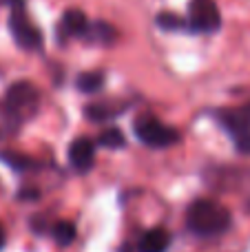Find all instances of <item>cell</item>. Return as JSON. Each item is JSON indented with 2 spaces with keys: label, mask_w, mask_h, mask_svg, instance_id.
<instances>
[{
  "label": "cell",
  "mask_w": 250,
  "mask_h": 252,
  "mask_svg": "<svg viewBox=\"0 0 250 252\" xmlns=\"http://www.w3.org/2000/svg\"><path fill=\"white\" fill-rule=\"evenodd\" d=\"M38 100V91L31 82H13L4 93V102L0 104V109H4L7 113H22V111L31 109Z\"/></svg>",
  "instance_id": "cell-5"
},
{
  "label": "cell",
  "mask_w": 250,
  "mask_h": 252,
  "mask_svg": "<svg viewBox=\"0 0 250 252\" xmlns=\"http://www.w3.org/2000/svg\"><path fill=\"white\" fill-rule=\"evenodd\" d=\"M9 29L11 35L22 49H38L42 44V31L29 20L22 9H11V16H9Z\"/></svg>",
  "instance_id": "cell-4"
},
{
  "label": "cell",
  "mask_w": 250,
  "mask_h": 252,
  "mask_svg": "<svg viewBox=\"0 0 250 252\" xmlns=\"http://www.w3.org/2000/svg\"><path fill=\"white\" fill-rule=\"evenodd\" d=\"M87 118L89 120H93V122H102V120H109V115H111V111L106 109V106H97V104H93V106H89L87 111Z\"/></svg>",
  "instance_id": "cell-16"
},
{
  "label": "cell",
  "mask_w": 250,
  "mask_h": 252,
  "mask_svg": "<svg viewBox=\"0 0 250 252\" xmlns=\"http://www.w3.org/2000/svg\"><path fill=\"white\" fill-rule=\"evenodd\" d=\"M171 246V232L166 228H151L142 235L137 252H166Z\"/></svg>",
  "instance_id": "cell-8"
},
{
  "label": "cell",
  "mask_w": 250,
  "mask_h": 252,
  "mask_svg": "<svg viewBox=\"0 0 250 252\" xmlns=\"http://www.w3.org/2000/svg\"><path fill=\"white\" fill-rule=\"evenodd\" d=\"M188 25L195 31H217L221 25V13L215 0H190Z\"/></svg>",
  "instance_id": "cell-3"
},
{
  "label": "cell",
  "mask_w": 250,
  "mask_h": 252,
  "mask_svg": "<svg viewBox=\"0 0 250 252\" xmlns=\"http://www.w3.org/2000/svg\"><path fill=\"white\" fill-rule=\"evenodd\" d=\"M75 84H78V89L84 93H95V91H100L102 84H104V75H102L100 71H87V73L78 75Z\"/></svg>",
  "instance_id": "cell-11"
},
{
  "label": "cell",
  "mask_w": 250,
  "mask_h": 252,
  "mask_svg": "<svg viewBox=\"0 0 250 252\" xmlns=\"http://www.w3.org/2000/svg\"><path fill=\"white\" fill-rule=\"evenodd\" d=\"M53 239L58 246H69L75 239V226L71 221H58L53 226Z\"/></svg>",
  "instance_id": "cell-12"
},
{
  "label": "cell",
  "mask_w": 250,
  "mask_h": 252,
  "mask_svg": "<svg viewBox=\"0 0 250 252\" xmlns=\"http://www.w3.org/2000/svg\"><path fill=\"white\" fill-rule=\"evenodd\" d=\"M248 210H250V208H248Z\"/></svg>",
  "instance_id": "cell-20"
},
{
  "label": "cell",
  "mask_w": 250,
  "mask_h": 252,
  "mask_svg": "<svg viewBox=\"0 0 250 252\" xmlns=\"http://www.w3.org/2000/svg\"><path fill=\"white\" fill-rule=\"evenodd\" d=\"M0 159L16 170H25V168H31V166H33V161H31L27 155H22V153H9V151L0 153Z\"/></svg>",
  "instance_id": "cell-14"
},
{
  "label": "cell",
  "mask_w": 250,
  "mask_h": 252,
  "mask_svg": "<svg viewBox=\"0 0 250 252\" xmlns=\"http://www.w3.org/2000/svg\"><path fill=\"white\" fill-rule=\"evenodd\" d=\"M133 128H135V135L140 137V142H144L146 146H153V148L173 146V144L180 139V133H177L173 126L157 122V120L151 118V115L137 118Z\"/></svg>",
  "instance_id": "cell-2"
},
{
  "label": "cell",
  "mask_w": 250,
  "mask_h": 252,
  "mask_svg": "<svg viewBox=\"0 0 250 252\" xmlns=\"http://www.w3.org/2000/svg\"><path fill=\"white\" fill-rule=\"evenodd\" d=\"M219 122L224 124V128H228L235 137L246 133V130H250V104L219 111Z\"/></svg>",
  "instance_id": "cell-7"
},
{
  "label": "cell",
  "mask_w": 250,
  "mask_h": 252,
  "mask_svg": "<svg viewBox=\"0 0 250 252\" xmlns=\"http://www.w3.org/2000/svg\"><path fill=\"white\" fill-rule=\"evenodd\" d=\"M62 31L73 38H84L89 31V20L80 9H66L62 16Z\"/></svg>",
  "instance_id": "cell-9"
},
{
  "label": "cell",
  "mask_w": 250,
  "mask_h": 252,
  "mask_svg": "<svg viewBox=\"0 0 250 252\" xmlns=\"http://www.w3.org/2000/svg\"><path fill=\"white\" fill-rule=\"evenodd\" d=\"M84 38L95 40V42H102V44H111L118 38V31H115V27L109 25V22H93V25H89V31Z\"/></svg>",
  "instance_id": "cell-10"
},
{
  "label": "cell",
  "mask_w": 250,
  "mask_h": 252,
  "mask_svg": "<svg viewBox=\"0 0 250 252\" xmlns=\"http://www.w3.org/2000/svg\"><path fill=\"white\" fill-rule=\"evenodd\" d=\"M0 4H7V7H11V9H22L25 0H0Z\"/></svg>",
  "instance_id": "cell-18"
},
{
  "label": "cell",
  "mask_w": 250,
  "mask_h": 252,
  "mask_svg": "<svg viewBox=\"0 0 250 252\" xmlns=\"http://www.w3.org/2000/svg\"><path fill=\"white\" fill-rule=\"evenodd\" d=\"M186 223L199 237H217L230 228V213L213 199H197L186 213Z\"/></svg>",
  "instance_id": "cell-1"
},
{
  "label": "cell",
  "mask_w": 250,
  "mask_h": 252,
  "mask_svg": "<svg viewBox=\"0 0 250 252\" xmlns=\"http://www.w3.org/2000/svg\"><path fill=\"white\" fill-rule=\"evenodd\" d=\"M157 22L164 27V29H180V27L186 25L182 18L175 16V13H159V16H157Z\"/></svg>",
  "instance_id": "cell-15"
},
{
  "label": "cell",
  "mask_w": 250,
  "mask_h": 252,
  "mask_svg": "<svg viewBox=\"0 0 250 252\" xmlns=\"http://www.w3.org/2000/svg\"><path fill=\"white\" fill-rule=\"evenodd\" d=\"M69 161L80 173L93 168V164H95V146H93L91 139H87V137L75 139L69 146Z\"/></svg>",
  "instance_id": "cell-6"
},
{
  "label": "cell",
  "mask_w": 250,
  "mask_h": 252,
  "mask_svg": "<svg viewBox=\"0 0 250 252\" xmlns=\"http://www.w3.org/2000/svg\"><path fill=\"white\" fill-rule=\"evenodd\" d=\"M235 144H237V151L250 153V130H246V133H242V135H237V137H235Z\"/></svg>",
  "instance_id": "cell-17"
},
{
  "label": "cell",
  "mask_w": 250,
  "mask_h": 252,
  "mask_svg": "<svg viewBox=\"0 0 250 252\" xmlns=\"http://www.w3.org/2000/svg\"><path fill=\"white\" fill-rule=\"evenodd\" d=\"M4 244H7V235H4V228L0 226V250L4 248Z\"/></svg>",
  "instance_id": "cell-19"
},
{
  "label": "cell",
  "mask_w": 250,
  "mask_h": 252,
  "mask_svg": "<svg viewBox=\"0 0 250 252\" xmlns=\"http://www.w3.org/2000/svg\"><path fill=\"white\" fill-rule=\"evenodd\" d=\"M97 142L106 148H122L124 144H126V137H124V133L120 128H106L100 133V139H97Z\"/></svg>",
  "instance_id": "cell-13"
}]
</instances>
